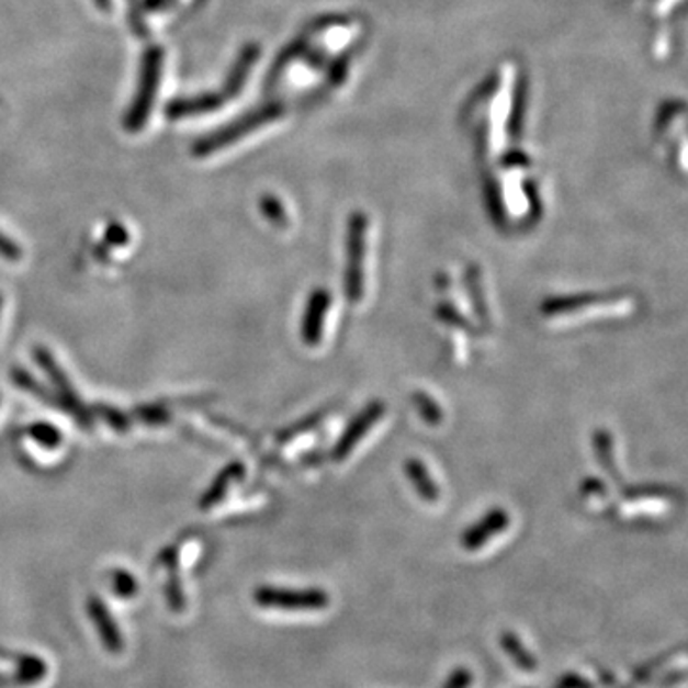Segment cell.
<instances>
[{
    "mask_svg": "<svg viewBox=\"0 0 688 688\" xmlns=\"http://www.w3.org/2000/svg\"><path fill=\"white\" fill-rule=\"evenodd\" d=\"M283 112H285V108H283L282 102H270V104L260 105L257 110L245 113L241 117H237L236 121H232L229 125L218 128L215 133H208L207 136H203L198 142H193L192 156H213L218 149L226 148V146H232L237 140H241L245 134L252 133L260 126L268 125L275 119L282 117Z\"/></svg>",
    "mask_w": 688,
    "mask_h": 688,
    "instance_id": "6da1fadb",
    "label": "cell"
},
{
    "mask_svg": "<svg viewBox=\"0 0 688 688\" xmlns=\"http://www.w3.org/2000/svg\"><path fill=\"white\" fill-rule=\"evenodd\" d=\"M163 48L161 46H149L142 56L140 81L136 89L131 110L126 113L125 125L128 133H138L146 125L151 105L156 102L157 89L161 81V69H163Z\"/></svg>",
    "mask_w": 688,
    "mask_h": 688,
    "instance_id": "7a4b0ae2",
    "label": "cell"
},
{
    "mask_svg": "<svg viewBox=\"0 0 688 688\" xmlns=\"http://www.w3.org/2000/svg\"><path fill=\"white\" fill-rule=\"evenodd\" d=\"M252 599L259 607L289 610V612H318V610H326L331 602L329 593L318 587L287 589V587H272V585H262L259 589H255Z\"/></svg>",
    "mask_w": 688,
    "mask_h": 688,
    "instance_id": "3957f363",
    "label": "cell"
},
{
    "mask_svg": "<svg viewBox=\"0 0 688 688\" xmlns=\"http://www.w3.org/2000/svg\"><path fill=\"white\" fill-rule=\"evenodd\" d=\"M35 356V362L38 363V368H43L48 379L53 381L56 386V396L59 398V409H64L67 415L74 417L75 422L81 425L82 430H92L94 425V415L90 414L89 407L82 404L79 394L75 393L71 381L66 375V371L59 368L58 362L54 360V356L50 354V350L45 347H35L33 350Z\"/></svg>",
    "mask_w": 688,
    "mask_h": 688,
    "instance_id": "277c9868",
    "label": "cell"
},
{
    "mask_svg": "<svg viewBox=\"0 0 688 688\" xmlns=\"http://www.w3.org/2000/svg\"><path fill=\"white\" fill-rule=\"evenodd\" d=\"M370 221L363 213H354L348 221L347 236V278L345 291L350 303H360L363 298V259H365V236Z\"/></svg>",
    "mask_w": 688,
    "mask_h": 688,
    "instance_id": "5b68a950",
    "label": "cell"
},
{
    "mask_svg": "<svg viewBox=\"0 0 688 688\" xmlns=\"http://www.w3.org/2000/svg\"><path fill=\"white\" fill-rule=\"evenodd\" d=\"M329 308H331V293L324 287L314 289L304 308L303 324H301V337H303L304 345L308 347L319 345L324 337Z\"/></svg>",
    "mask_w": 688,
    "mask_h": 688,
    "instance_id": "8992f818",
    "label": "cell"
},
{
    "mask_svg": "<svg viewBox=\"0 0 688 688\" xmlns=\"http://www.w3.org/2000/svg\"><path fill=\"white\" fill-rule=\"evenodd\" d=\"M383 415H385V404H381V402H371L370 406L363 407L362 411L356 415L352 422L348 425V429L342 432L341 440L335 445V461H345Z\"/></svg>",
    "mask_w": 688,
    "mask_h": 688,
    "instance_id": "52a82bcc",
    "label": "cell"
},
{
    "mask_svg": "<svg viewBox=\"0 0 688 688\" xmlns=\"http://www.w3.org/2000/svg\"><path fill=\"white\" fill-rule=\"evenodd\" d=\"M509 525H511L509 512L504 511V509H492L476 525L466 528L461 543H463V548L466 551H473L474 553V551H478L484 545H488L489 541L494 540L496 535L505 532Z\"/></svg>",
    "mask_w": 688,
    "mask_h": 688,
    "instance_id": "ba28073f",
    "label": "cell"
},
{
    "mask_svg": "<svg viewBox=\"0 0 688 688\" xmlns=\"http://www.w3.org/2000/svg\"><path fill=\"white\" fill-rule=\"evenodd\" d=\"M87 608H89L90 620L97 625L98 635L102 636V643H104L105 648L113 652V654H119V652L123 651L125 641H123L117 623L113 620L104 602L92 595L89 602H87Z\"/></svg>",
    "mask_w": 688,
    "mask_h": 688,
    "instance_id": "9c48e42d",
    "label": "cell"
},
{
    "mask_svg": "<svg viewBox=\"0 0 688 688\" xmlns=\"http://www.w3.org/2000/svg\"><path fill=\"white\" fill-rule=\"evenodd\" d=\"M226 98L218 92H203L198 97L177 98L171 104L165 108V115L171 121H178L182 117H192V115H201V113L216 112L221 110Z\"/></svg>",
    "mask_w": 688,
    "mask_h": 688,
    "instance_id": "30bf717a",
    "label": "cell"
},
{
    "mask_svg": "<svg viewBox=\"0 0 688 688\" xmlns=\"http://www.w3.org/2000/svg\"><path fill=\"white\" fill-rule=\"evenodd\" d=\"M244 476L245 465L241 461H234V463L224 466L223 471L216 474L215 481L211 482L207 492L201 497V509L208 511V509H213L215 505L221 504L224 497H226V494H228V489L232 488L236 482L241 481Z\"/></svg>",
    "mask_w": 688,
    "mask_h": 688,
    "instance_id": "8fae6325",
    "label": "cell"
},
{
    "mask_svg": "<svg viewBox=\"0 0 688 688\" xmlns=\"http://www.w3.org/2000/svg\"><path fill=\"white\" fill-rule=\"evenodd\" d=\"M260 56V46L257 43H249L241 48V53L237 56L236 64L228 74V79L224 82L223 97L236 98L239 90L247 81V75L251 71L255 61Z\"/></svg>",
    "mask_w": 688,
    "mask_h": 688,
    "instance_id": "7c38bea8",
    "label": "cell"
},
{
    "mask_svg": "<svg viewBox=\"0 0 688 688\" xmlns=\"http://www.w3.org/2000/svg\"><path fill=\"white\" fill-rule=\"evenodd\" d=\"M610 298L597 295L577 296H555L543 303V314L548 316H559V314H571V312L585 311L593 304L607 303Z\"/></svg>",
    "mask_w": 688,
    "mask_h": 688,
    "instance_id": "4fadbf2b",
    "label": "cell"
},
{
    "mask_svg": "<svg viewBox=\"0 0 688 688\" xmlns=\"http://www.w3.org/2000/svg\"><path fill=\"white\" fill-rule=\"evenodd\" d=\"M406 474L409 482L414 484L417 494L427 501H437L440 497L437 482L430 476L429 469L419 459H409L406 463Z\"/></svg>",
    "mask_w": 688,
    "mask_h": 688,
    "instance_id": "5bb4252c",
    "label": "cell"
},
{
    "mask_svg": "<svg viewBox=\"0 0 688 688\" xmlns=\"http://www.w3.org/2000/svg\"><path fill=\"white\" fill-rule=\"evenodd\" d=\"M499 644H501L504 652L509 654L512 664L520 667L522 672H533V669H538V659L533 658L532 652L526 648L522 639H520L515 631H504L501 636H499Z\"/></svg>",
    "mask_w": 688,
    "mask_h": 688,
    "instance_id": "9a60e30c",
    "label": "cell"
},
{
    "mask_svg": "<svg viewBox=\"0 0 688 688\" xmlns=\"http://www.w3.org/2000/svg\"><path fill=\"white\" fill-rule=\"evenodd\" d=\"M10 379H12V385L22 388L25 393L37 396L38 401L45 402L48 406L59 407L58 396L50 393L45 385H41L37 379L31 375L30 371L23 370L22 365H14V368L10 370Z\"/></svg>",
    "mask_w": 688,
    "mask_h": 688,
    "instance_id": "2e32d148",
    "label": "cell"
},
{
    "mask_svg": "<svg viewBox=\"0 0 688 688\" xmlns=\"http://www.w3.org/2000/svg\"><path fill=\"white\" fill-rule=\"evenodd\" d=\"M159 561L167 564V568L171 572L169 587H167V597H169L171 607L174 608L177 612H180V610L185 607V599L184 593H182V585H180V577H178L177 574V551H174V549H165L161 556H159Z\"/></svg>",
    "mask_w": 688,
    "mask_h": 688,
    "instance_id": "e0dca14e",
    "label": "cell"
},
{
    "mask_svg": "<svg viewBox=\"0 0 688 688\" xmlns=\"http://www.w3.org/2000/svg\"><path fill=\"white\" fill-rule=\"evenodd\" d=\"M15 664H18L15 679L22 685H35V683L43 681L48 674L45 662L37 656H30V654L15 656Z\"/></svg>",
    "mask_w": 688,
    "mask_h": 688,
    "instance_id": "ac0fdd59",
    "label": "cell"
},
{
    "mask_svg": "<svg viewBox=\"0 0 688 688\" xmlns=\"http://www.w3.org/2000/svg\"><path fill=\"white\" fill-rule=\"evenodd\" d=\"M27 435H30L41 448L46 450H56L64 442V435L59 432L53 422L37 421L27 427Z\"/></svg>",
    "mask_w": 688,
    "mask_h": 688,
    "instance_id": "d6986e66",
    "label": "cell"
},
{
    "mask_svg": "<svg viewBox=\"0 0 688 688\" xmlns=\"http://www.w3.org/2000/svg\"><path fill=\"white\" fill-rule=\"evenodd\" d=\"M90 414L98 415V417H100L102 421L108 422L115 432H128L131 425H133V419H131L128 415L123 414L117 407L110 406V404H102V402L94 404Z\"/></svg>",
    "mask_w": 688,
    "mask_h": 688,
    "instance_id": "ffe728a7",
    "label": "cell"
},
{
    "mask_svg": "<svg viewBox=\"0 0 688 688\" xmlns=\"http://www.w3.org/2000/svg\"><path fill=\"white\" fill-rule=\"evenodd\" d=\"M528 92V82L525 77L518 79L517 90H515V102H512L511 119H509V134L517 140L522 134V121H525L526 112V94Z\"/></svg>",
    "mask_w": 688,
    "mask_h": 688,
    "instance_id": "44dd1931",
    "label": "cell"
},
{
    "mask_svg": "<svg viewBox=\"0 0 688 688\" xmlns=\"http://www.w3.org/2000/svg\"><path fill=\"white\" fill-rule=\"evenodd\" d=\"M134 414H136V419H140L144 425H149V427H157V425L171 421V411L161 404H144V406L136 407Z\"/></svg>",
    "mask_w": 688,
    "mask_h": 688,
    "instance_id": "7402d4cb",
    "label": "cell"
},
{
    "mask_svg": "<svg viewBox=\"0 0 688 688\" xmlns=\"http://www.w3.org/2000/svg\"><path fill=\"white\" fill-rule=\"evenodd\" d=\"M262 215L267 216V221L274 224V226H287V213L282 205V201L274 198V195H262L259 203Z\"/></svg>",
    "mask_w": 688,
    "mask_h": 688,
    "instance_id": "603a6c76",
    "label": "cell"
},
{
    "mask_svg": "<svg viewBox=\"0 0 688 688\" xmlns=\"http://www.w3.org/2000/svg\"><path fill=\"white\" fill-rule=\"evenodd\" d=\"M113 591L117 593L121 599H133L138 591V584L128 572L115 571L112 574Z\"/></svg>",
    "mask_w": 688,
    "mask_h": 688,
    "instance_id": "cb8c5ba5",
    "label": "cell"
},
{
    "mask_svg": "<svg viewBox=\"0 0 688 688\" xmlns=\"http://www.w3.org/2000/svg\"><path fill=\"white\" fill-rule=\"evenodd\" d=\"M414 402L425 421L430 422V425H437V422L442 421V411H440V407H438L437 402L432 401L430 396L417 393L415 394Z\"/></svg>",
    "mask_w": 688,
    "mask_h": 688,
    "instance_id": "d4e9b609",
    "label": "cell"
},
{
    "mask_svg": "<svg viewBox=\"0 0 688 688\" xmlns=\"http://www.w3.org/2000/svg\"><path fill=\"white\" fill-rule=\"evenodd\" d=\"M128 25H131V30H133L136 37H148V25H146V20H144L140 0H128Z\"/></svg>",
    "mask_w": 688,
    "mask_h": 688,
    "instance_id": "484cf974",
    "label": "cell"
},
{
    "mask_svg": "<svg viewBox=\"0 0 688 688\" xmlns=\"http://www.w3.org/2000/svg\"><path fill=\"white\" fill-rule=\"evenodd\" d=\"M0 257L7 259L8 262H20L23 257L22 245L14 241L12 237H8L7 234L0 232Z\"/></svg>",
    "mask_w": 688,
    "mask_h": 688,
    "instance_id": "4316f807",
    "label": "cell"
},
{
    "mask_svg": "<svg viewBox=\"0 0 688 688\" xmlns=\"http://www.w3.org/2000/svg\"><path fill=\"white\" fill-rule=\"evenodd\" d=\"M104 239L105 244L112 245V247H125L131 236H128V232H126L123 224L113 221V223L108 224V228H105Z\"/></svg>",
    "mask_w": 688,
    "mask_h": 688,
    "instance_id": "83f0119b",
    "label": "cell"
},
{
    "mask_svg": "<svg viewBox=\"0 0 688 688\" xmlns=\"http://www.w3.org/2000/svg\"><path fill=\"white\" fill-rule=\"evenodd\" d=\"M474 677L471 674V669L466 667H458L453 669L452 675L448 677V681L442 685V688H471Z\"/></svg>",
    "mask_w": 688,
    "mask_h": 688,
    "instance_id": "f1b7e54d",
    "label": "cell"
},
{
    "mask_svg": "<svg viewBox=\"0 0 688 688\" xmlns=\"http://www.w3.org/2000/svg\"><path fill=\"white\" fill-rule=\"evenodd\" d=\"M556 688H593V685L579 675H566Z\"/></svg>",
    "mask_w": 688,
    "mask_h": 688,
    "instance_id": "f546056e",
    "label": "cell"
},
{
    "mask_svg": "<svg viewBox=\"0 0 688 688\" xmlns=\"http://www.w3.org/2000/svg\"><path fill=\"white\" fill-rule=\"evenodd\" d=\"M504 163L507 167H526V165H530V159L526 157L525 151H511L509 156L504 157Z\"/></svg>",
    "mask_w": 688,
    "mask_h": 688,
    "instance_id": "4dcf8cb0",
    "label": "cell"
},
{
    "mask_svg": "<svg viewBox=\"0 0 688 688\" xmlns=\"http://www.w3.org/2000/svg\"><path fill=\"white\" fill-rule=\"evenodd\" d=\"M172 0H142L144 12H161L165 8L171 7Z\"/></svg>",
    "mask_w": 688,
    "mask_h": 688,
    "instance_id": "1f68e13d",
    "label": "cell"
},
{
    "mask_svg": "<svg viewBox=\"0 0 688 688\" xmlns=\"http://www.w3.org/2000/svg\"><path fill=\"white\" fill-rule=\"evenodd\" d=\"M94 4H97L98 10H102V12L112 10V0H94Z\"/></svg>",
    "mask_w": 688,
    "mask_h": 688,
    "instance_id": "d6a6232c",
    "label": "cell"
},
{
    "mask_svg": "<svg viewBox=\"0 0 688 688\" xmlns=\"http://www.w3.org/2000/svg\"><path fill=\"white\" fill-rule=\"evenodd\" d=\"M2 303H4V298H2V295H0V312H2Z\"/></svg>",
    "mask_w": 688,
    "mask_h": 688,
    "instance_id": "836d02e7",
    "label": "cell"
},
{
    "mask_svg": "<svg viewBox=\"0 0 688 688\" xmlns=\"http://www.w3.org/2000/svg\"><path fill=\"white\" fill-rule=\"evenodd\" d=\"M198 2H203V0H198Z\"/></svg>",
    "mask_w": 688,
    "mask_h": 688,
    "instance_id": "e575fe53",
    "label": "cell"
}]
</instances>
